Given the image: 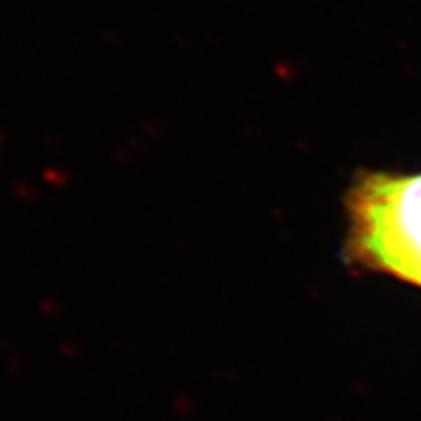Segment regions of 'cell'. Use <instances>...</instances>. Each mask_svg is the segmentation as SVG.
Wrapping results in <instances>:
<instances>
[{
  "label": "cell",
  "mask_w": 421,
  "mask_h": 421,
  "mask_svg": "<svg viewBox=\"0 0 421 421\" xmlns=\"http://www.w3.org/2000/svg\"><path fill=\"white\" fill-rule=\"evenodd\" d=\"M346 215L347 258L421 287V174L359 172Z\"/></svg>",
  "instance_id": "6da1fadb"
}]
</instances>
